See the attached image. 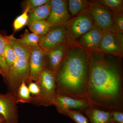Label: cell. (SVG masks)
<instances>
[{"label":"cell","mask_w":123,"mask_h":123,"mask_svg":"<svg viewBox=\"0 0 123 123\" xmlns=\"http://www.w3.org/2000/svg\"><path fill=\"white\" fill-rule=\"evenodd\" d=\"M88 52V100L91 106L123 111V70L119 57L98 50Z\"/></svg>","instance_id":"6da1fadb"},{"label":"cell","mask_w":123,"mask_h":123,"mask_svg":"<svg viewBox=\"0 0 123 123\" xmlns=\"http://www.w3.org/2000/svg\"><path fill=\"white\" fill-rule=\"evenodd\" d=\"M55 76L58 93L88 100V51L78 46L66 49L64 58Z\"/></svg>","instance_id":"7a4b0ae2"},{"label":"cell","mask_w":123,"mask_h":123,"mask_svg":"<svg viewBox=\"0 0 123 123\" xmlns=\"http://www.w3.org/2000/svg\"><path fill=\"white\" fill-rule=\"evenodd\" d=\"M40 89L39 95L32 97L31 103L37 105H53V102L58 93L55 74L46 68L36 81Z\"/></svg>","instance_id":"3957f363"},{"label":"cell","mask_w":123,"mask_h":123,"mask_svg":"<svg viewBox=\"0 0 123 123\" xmlns=\"http://www.w3.org/2000/svg\"><path fill=\"white\" fill-rule=\"evenodd\" d=\"M30 75L29 58H18L13 65L9 68L6 80L11 92L16 95L18 87L23 81L27 84Z\"/></svg>","instance_id":"277c9868"},{"label":"cell","mask_w":123,"mask_h":123,"mask_svg":"<svg viewBox=\"0 0 123 123\" xmlns=\"http://www.w3.org/2000/svg\"><path fill=\"white\" fill-rule=\"evenodd\" d=\"M86 6L93 20L100 30L116 33L112 13L110 10L97 1L87 2Z\"/></svg>","instance_id":"5b68a950"},{"label":"cell","mask_w":123,"mask_h":123,"mask_svg":"<svg viewBox=\"0 0 123 123\" xmlns=\"http://www.w3.org/2000/svg\"><path fill=\"white\" fill-rule=\"evenodd\" d=\"M53 105L61 114L67 110H76L82 112L91 107L87 99L72 97L62 93H57L53 102Z\"/></svg>","instance_id":"8992f818"},{"label":"cell","mask_w":123,"mask_h":123,"mask_svg":"<svg viewBox=\"0 0 123 123\" xmlns=\"http://www.w3.org/2000/svg\"><path fill=\"white\" fill-rule=\"evenodd\" d=\"M28 47L30 54L29 58L30 75L27 83L29 84L31 82L37 81L46 66V54L39 46Z\"/></svg>","instance_id":"52a82bcc"},{"label":"cell","mask_w":123,"mask_h":123,"mask_svg":"<svg viewBox=\"0 0 123 123\" xmlns=\"http://www.w3.org/2000/svg\"><path fill=\"white\" fill-rule=\"evenodd\" d=\"M17 103L16 95L14 92L0 93V115L6 123H18Z\"/></svg>","instance_id":"ba28073f"},{"label":"cell","mask_w":123,"mask_h":123,"mask_svg":"<svg viewBox=\"0 0 123 123\" xmlns=\"http://www.w3.org/2000/svg\"><path fill=\"white\" fill-rule=\"evenodd\" d=\"M50 29L44 35L40 36L38 46L47 54L56 47L64 43L67 32L64 27L56 26Z\"/></svg>","instance_id":"9c48e42d"},{"label":"cell","mask_w":123,"mask_h":123,"mask_svg":"<svg viewBox=\"0 0 123 123\" xmlns=\"http://www.w3.org/2000/svg\"><path fill=\"white\" fill-rule=\"evenodd\" d=\"M67 26L69 32L74 38L81 37L94 27L93 18L88 11L79 14Z\"/></svg>","instance_id":"30bf717a"},{"label":"cell","mask_w":123,"mask_h":123,"mask_svg":"<svg viewBox=\"0 0 123 123\" xmlns=\"http://www.w3.org/2000/svg\"><path fill=\"white\" fill-rule=\"evenodd\" d=\"M67 6L66 0H51L50 13L46 21L51 27L62 26L67 22L70 17Z\"/></svg>","instance_id":"8fae6325"},{"label":"cell","mask_w":123,"mask_h":123,"mask_svg":"<svg viewBox=\"0 0 123 123\" xmlns=\"http://www.w3.org/2000/svg\"><path fill=\"white\" fill-rule=\"evenodd\" d=\"M123 49L113 33L103 31L102 38L97 50L120 57L123 56Z\"/></svg>","instance_id":"7c38bea8"},{"label":"cell","mask_w":123,"mask_h":123,"mask_svg":"<svg viewBox=\"0 0 123 123\" xmlns=\"http://www.w3.org/2000/svg\"><path fill=\"white\" fill-rule=\"evenodd\" d=\"M103 31L94 27L81 36L79 43L80 45L90 50H97L102 38Z\"/></svg>","instance_id":"4fadbf2b"},{"label":"cell","mask_w":123,"mask_h":123,"mask_svg":"<svg viewBox=\"0 0 123 123\" xmlns=\"http://www.w3.org/2000/svg\"><path fill=\"white\" fill-rule=\"evenodd\" d=\"M66 48L64 43L52 49L46 54L47 57V63L48 68L56 74L57 70L63 60Z\"/></svg>","instance_id":"5bb4252c"},{"label":"cell","mask_w":123,"mask_h":123,"mask_svg":"<svg viewBox=\"0 0 123 123\" xmlns=\"http://www.w3.org/2000/svg\"><path fill=\"white\" fill-rule=\"evenodd\" d=\"M90 123H115L111 111L91 106L83 111Z\"/></svg>","instance_id":"9a60e30c"},{"label":"cell","mask_w":123,"mask_h":123,"mask_svg":"<svg viewBox=\"0 0 123 123\" xmlns=\"http://www.w3.org/2000/svg\"><path fill=\"white\" fill-rule=\"evenodd\" d=\"M50 12L51 0L45 4L29 11L27 25L35 21L47 20Z\"/></svg>","instance_id":"2e32d148"},{"label":"cell","mask_w":123,"mask_h":123,"mask_svg":"<svg viewBox=\"0 0 123 123\" xmlns=\"http://www.w3.org/2000/svg\"><path fill=\"white\" fill-rule=\"evenodd\" d=\"M4 37L11 45L18 58H29L30 54L29 47L20 43L13 35Z\"/></svg>","instance_id":"e0dca14e"},{"label":"cell","mask_w":123,"mask_h":123,"mask_svg":"<svg viewBox=\"0 0 123 123\" xmlns=\"http://www.w3.org/2000/svg\"><path fill=\"white\" fill-rule=\"evenodd\" d=\"M27 25L32 33L40 36L47 34L51 27L46 20L35 21Z\"/></svg>","instance_id":"ac0fdd59"},{"label":"cell","mask_w":123,"mask_h":123,"mask_svg":"<svg viewBox=\"0 0 123 123\" xmlns=\"http://www.w3.org/2000/svg\"><path fill=\"white\" fill-rule=\"evenodd\" d=\"M28 86L25 81H23L18 87L17 93L16 98L17 103H31V97Z\"/></svg>","instance_id":"d6986e66"},{"label":"cell","mask_w":123,"mask_h":123,"mask_svg":"<svg viewBox=\"0 0 123 123\" xmlns=\"http://www.w3.org/2000/svg\"><path fill=\"white\" fill-rule=\"evenodd\" d=\"M40 36L35 34L29 32L27 30L20 39H18V41L22 44L27 47H34L38 45Z\"/></svg>","instance_id":"ffe728a7"},{"label":"cell","mask_w":123,"mask_h":123,"mask_svg":"<svg viewBox=\"0 0 123 123\" xmlns=\"http://www.w3.org/2000/svg\"><path fill=\"white\" fill-rule=\"evenodd\" d=\"M4 44V38L0 33V67L2 71V77L6 81L8 75L9 68L5 57Z\"/></svg>","instance_id":"44dd1931"},{"label":"cell","mask_w":123,"mask_h":123,"mask_svg":"<svg viewBox=\"0 0 123 123\" xmlns=\"http://www.w3.org/2000/svg\"><path fill=\"white\" fill-rule=\"evenodd\" d=\"M87 2L83 0H69L68 2V11L71 15H77L87 6Z\"/></svg>","instance_id":"7402d4cb"},{"label":"cell","mask_w":123,"mask_h":123,"mask_svg":"<svg viewBox=\"0 0 123 123\" xmlns=\"http://www.w3.org/2000/svg\"><path fill=\"white\" fill-rule=\"evenodd\" d=\"M97 2L112 12H123V0H101Z\"/></svg>","instance_id":"603a6c76"},{"label":"cell","mask_w":123,"mask_h":123,"mask_svg":"<svg viewBox=\"0 0 123 123\" xmlns=\"http://www.w3.org/2000/svg\"><path fill=\"white\" fill-rule=\"evenodd\" d=\"M4 38L5 39V57L7 65L9 68L15 63L17 57L11 45L5 38L4 37Z\"/></svg>","instance_id":"cb8c5ba5"},{"label":"cell","mask_w":123,"mask_h":123,"mask_svg":"<svg viewBox=\"0 0 123 123\" xmlns=\"http://www.w3.org/2000/svg\"><path fill=\"white\" fill-rule=\"evenodd\" d=\"M29 7L26 8L23 12L14 20L13 23L14 32L21 29L26 25H27L29 20Z\"/></svg>","instance_id":"d4e9b609"},{"label":"cell","mask_w":123,"mask_h":123,"mask_svg":"<svg viewBox=\"0 0 123 123\" xmlns=\"http://www.w3.org/2000/svg\"><path fill=\"white\" fill-rule=\"evenodd\" d=\"M62 114L70 117L76 123H90L88 118L79 111L67 110L64 111Z\"/></svg>","instance_id":"484cf974"},{"label":"cell","mask_w":123,"mask_h":123,"mask_svg":"<svg viewBox=\"0 0 123 123\" xmlns=\"http://www.w3.org/2000/svg\"><path fill=\"white\" fill-rule=\"evenodd\" d=\"M112 18L115 33L123 34V12H112Z\"/></svg>","instance_id":"4316f807"},{"label":"cell","mask_w":123,"mask_h":123,"mask_svg":"<svg viewBox=\"0 0 123 123\" xmlns=\"http://www.w3.org/2000/svg\"><path fill=\"white\" fill-rule=\"evenodd\" d=\"M49 0H29L26 2L25 8L29 7V11L47 4Z\"/></svg>","instance_id":"83f0119b"},{"label":"cell","mask_w":123,"mask_h":123,"mask_svg":"<svg viewBox=\"0 0 123 123\" xmlns=\"http://www.w3.org/2000/svg\"><path fill=\"white\" fill-rule=\"evenodd\" d=\"M28 87L30 93L34 95V97L38 96L39 95L40 89L37 82H31L29 83Z\"/></svg>","instance_id":"f1b7e54d"},{"label":"cell","mask_w":123,"mask_h":123,"mask_svg":"<svg viewBox=\"0 0 123 123\" xmlns=\"http://www.w3.org/2000/svg\"><path fill=\"white\" fill-rule=\"evenodd\" d=\"M111 111L115 123H123V111L114 110Z\"/></svg>","instance_id":"f546056e"},{"label":"cell","mask_w":123,"mask_h":123,"mask_svg":"<svg viewBox=\"0 0 123 123\" xmlns=\"http://www.w3.org/2000/svg\"><path fill=\"white\" fill-rule=\"evenodd\" d=\"M5 122L4 118L0 115V123H4Z\"/></svg>","instance_id":"4dcf8cb0"},{"label":"cell","mask_w":123,"mask_h":123,"mask_svg":"<svg viewBox=\"0 0 123 123\" xmlns=\"http://www.w3.org/2000/svg\"><path fill=\"white\" fill-rule=\"evenodd\" d=\"M0 74H1V75H2V71H1V69L0 67Z\"/></svg>","instance_id":"1f68e13d"},{"label":"cell","mask_w":123,"mask_h":123,"mask_svg":"<svg viewBox=\"0 0 123 123\" xmlns=\"http://www.w3.org/2000/svg\"><path fill=\"white\" fill-rule=\"evenodd\" d=\"M4 123H6V122H4Z\"/></svg>","instance_id":"d6a6232c"}]
</instances>
